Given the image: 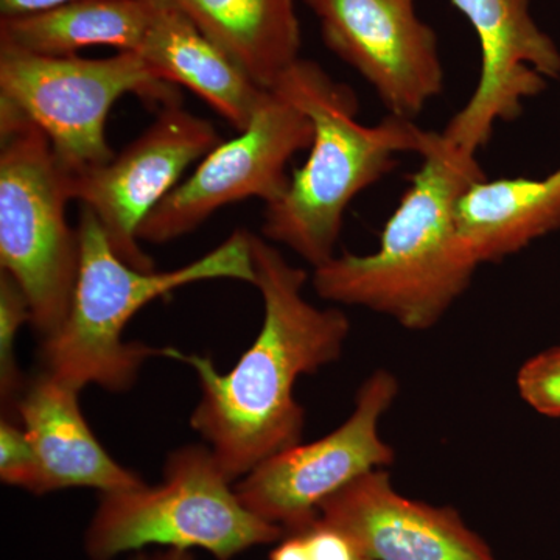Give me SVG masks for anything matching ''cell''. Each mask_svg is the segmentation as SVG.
I'll list each match as a JSON object with an SVG mask.
<instances>
[{"label": "cell", "mask_w": 560, "mask_h": 560, "mask_svg": "<svg viewBox=\"0 0 560 560\" xmlns=\"http://www.w3.org/2000/svg\"><path fill=\"white\" fill-rule=\"evenodd\" d=\"M324 43L377 92L390 116L415 120L444 90L438 36L416 0H302Z\"/></svg>", "instance_id": "obj_11"}, {"label": "cell", "mask_w": 560, "mask_h": 560, "mask_svg": "<svg viewBox=\"0 0 560 560\" xmlns=\"http://www.w3.org/2000/svg\"><path fill=\"white\" fill-rule=\"evenodd\" d=\"M69 2L73 0H0V20L40 13Z\"/></svg>", "instance_id": "obj_23"}, {"label": "cell", "mask_w": 560, "mask_h": 560, "mask_svg": "<svg viewBox=\"0 0 560 560\" xmlns=\"http://www.w3.org/2000/svg\"><path fill=\"white\" fill-rule=\"evenodd\" d=\"M221 142L209 120L184 109L179 102L168 103L113 160L72 176L70 195L97 217L120 259L138 270H156L140 248V226L178 186L187 168Z\"/></svg>", "instance_id": "obj_10"}, {"label": "cell", "mask_w": 560, "mask_h": 560, "mask_svg": "<svg viewBox=\"0 0 560 560\" xmlns=\"http://www.w3.org/2000/svg\"><path fill=\"white\" fill-rule=\"evenodd\" d=\"M270 560H311L302 534H287L272 550Z\"/></svg>", "instance_id": "obj_24"}, {"label": "cell", "mask_w": 560, "mask_h": 560, "mask_svg": "<svg viewBox=\"0 0 560 560\" xmlns=\"http://www.w3.org/2000/svg\"><path fill=\"white\" fill-rule=\"evenodd\" d=\"M397 393L399 383L390 372L372 374L357 393L355 408L345 423L318 441L265 459L235 486L238 499L285 534L312 528L324 501L368 471L394 463L396 453L382 440L378 422Z\"/></svg>", "instance_id": "obj_8"}, {"label": "cell", "mask_w": 560, "mask_h": 560, "mask_svg": "<svg viewBox=\"0 0 560 560\" xmlns=\"http://www.w3.org/2000/svg\"><path fill=\"white\" fill-rule=\"evenodd\" d=\"M79 394L80 389L43 371L18 400V419L38 453L44 495L72 488L110 493L145 485L103 448L84 419Z\"/></svg>", "instance_id": "obj_14"}, {"label": "cell", "mask_w": 560, "mask_h": 560, "mask_svg": "<svg viewBox=\"0 0 560 560\" xmlns=\"http://www.w3.org/2000/svg\"><path fill=\"white\" fill-rule=\"evenodd\" d=\"M272 90L311 117L313 142L285 194L265 206L261 237L318 268L335 257L350 202L388 175L399 154L422 153L430 131L390 114L361 124L357 95L315 61L300 58Z\"/></svg>", "instance_id": "obj_3"}, {"label": "cell", "mask_w": 560, "mask_h": 560, "mask_svg": "<svg viewBox=\"0 0 560 560\" xmlns=\"http://www.w3.org/2000/svg\"><path fill=\"white\" fill-rule=\"evenodd\" d=\"M150 21L151 0H73L0 20V46L49 57H70L98 46L138 51Z\"/></svg>", "instance_id": "obj_18"}, {"label": "cell", "mask_w": 560, "mask_h": 560, "mask_svg": "<svg viewBox=\"0 0 560 560\" xmlns=\"http://www.w3.org/2000/svg\"><path fill=\"white\" fill-rule=\"evenodd\" d=\"M318 522L345 534L366 560H495L458 512L400 495L382 469L324 501Z\"/></svg>", "instance_id": "obj_13"}, {"label": "cell", "mask_w": 560, "mask_h": 560, "mask_svg": "<svg viewBox=\"0 0 560 560\" xmlns=\"http://www.w3.org/2000/svg\"><path fill=\"white\" fill-rule=\"evenodd\" d=\"M210 447L176 448L156 486L102 493L84 534L91 560H114L145 548H200L215 560H232L287 536L280 526L253 514Z\"/></svg>", "instance_id": "obj_5"}, {"label": "cell", "mask_w": 560, "mask_h": 560, "mask_svg": "<svg viewBox=\"0 0 560 560\" xmlns=\"http://www.w3.org/2000/svg\"><path fill=\"white\" fill-rule=\"evenodd\" d=\"M131 560H195L194 555L178 548H164L160 551H138Z\"/></svg>", "instance_id": "obj_25"}, {"label": "cell", "mask_w": 560, "mask_h": 560, "mask_svg": "<svg viewBox=\"0 0 560 560\" xmlns=\"http://www.w3.org/2000/svg\"><path fill=\"white\" fill-rule=\"evenodd\" d=\"M31 324V305L20 283L9 272L0 271V397L7 418H11L25 385L18 366V334L24 324Z\"/></svg>", "instance_id": "obj_19"}, {"label": "cell", "mask_w": 560, "mask_h": 560, "mask_svg": "<svg viewBox=\"0 0 560 560\" xmlns=\"http://www.w3.org/2000/svg\"><path fill=\"white\" fill-rule=\"evenodd\" d=\"M0 271L20 283L43 340L66 320L80 268L69 226L70 179L49 139L28 121H0Z\"/></svg>", "instance_id": "obj_7"}, {"label": "cell", "mask_w": 560, "mask_h": 560, "mask_svg": "<svg viewBox=\"0 0 560 560\" xmlns=\"http://www.w3.org/2000/svg\"><path fill=\"white\" fill-rule=\"evenodd\" d=\"M312 142L311 117L278 91H267L248 127L206 154L189 178L143 221L139 241H176L198 230L217 210L250 198L265 206L278 201L290 184L289 162Z\"/></svg>", "instance_id": "obj_9"}, {"label": "cell", "mask_w": 560, "mask_h": 560, "mask_svg": "<svg viewBox=\"0 0 560 560\" xmlns=\"http://www.w3.org/2000/svg\"><path fill=\"white\" fill-rule=\"evenodd\" d=\"M154 75L208 103L238 132L267 91L260 90L195 25L175 0H151V21L138 50Z\"/></svg>", "instance_id": "obj_15"}, {"label": "cell", "mask_w": 560, "mask_h": 560, "mask_svg": "<svg viewBox=\"0 0 560 560\" xmlns=\"http://www.w3.org/2000/svg\"><path fill=\"white\" fill-rule=\"evenodd\" d=\"M0 478L7 486L44 495L38 453L24 427L11 418L0 422Z\"/></svg>", "instance_id": "obj_20"}, {"label": "cell", "mask_w": 560, "mask_h": 560, "mask_svg": "<svg viewBox=\"0 0 560 560\" xmlns=\"http://www.w3.org/2000/svg\"><path fill=\"white\" fill-rule=\"evenodd\" d=\"M250 256L264 323L237 364L220 374L208 357L164 348V357L197 372L201 399L190 425L232 481L301 444L305 411L294 397L298 378L340 359L350 331L346 313L305 300L307 271L289 264L271 242L250 234Z\"/></svg>", "instance_id": "obj_1"}, {"label": "cell", "mask_w": 560, "mask_h": 560, "mask_svg": "<svg viewBox=\"0 0 560 560\" xmlns=\"http://www.w3.org/2000/svg\"><path fill=\"white\" fill-rule=\"evenodd\" d=\"M469 20L481 49L480 80L447 128L453 145L477 154L500 121H514L525 101L560 75V51L530 16V0H451Z\"/></svg>", "instance_id": "obj_12"}, {"label": "cell", "mask_w": 560, "mask_h": 560, "mask_svg": "<svg viewBox=\"0 0 560 560\" xmlns=\"http://www.w3.org/2000/svg\"><path fill=\"white\" fill-rule=\"evenodd\" d=\"M456 223L480 265L518 253L560 228V167L541 179L477 180L459 198Z\"/></svg>", "instance_id": "obj_17"}, {"label": "cell", "mask_w": 560, "mask_h": 560, "mask_svg": "<svg viewBox=\"0 0 560 560\" xmlns=\"http://www.w3.org/2000/svg\"><path fill=\"white\" fill-rule=\"evenodd\" d=\"M298 534L304 537L311 560H366L345 534L323 523L316 522L312 528Z\"/></svg>", "instance_id": "obj_22"}, {"label": "cell", "mask_w": 560, "mask_h": 560, "mask_svg": "<svg viewBox=\"0 0 560 560\" xmlns=\"http://www.w3.org/2000/svg\"><path fill=\"white\" fill-rule=\"evenodd\" d=\"M517 386L530 408L560 418V348L545 350L526 361L518 371Z\"/></svg>", "instance_id": "obj_21"}, {"label": "cell", "mask_w": 560, "mask_h": 560, "mask_svg": "<svg viewBox=\"0 0 560 560\" xmlns=\"http://www.w3.org/2000/svg\"><path fill=\"white\" fill-rule=\"evenodd\" d=\"M80 268L72 304L60 329L43 340L44 371L77 389L97 385L110 393L131 389L140 368L164 348L125 342L124 331L136 313L173 291L231 279L254 285L250 232H232L221 245L171 271H142L113 249L97 217L81 208Z\"/></svg>", "instance_id": "obj_4"}, {"label": "cell", "mask_w": 560, "mask_h": 560, "mask_svg": "<svg viewBox=\"0 0 560 560\" xmlns=\"http://www.w3.org/2000/svg\"><path fill=\"white\" fill-rule=\"evenodd\" d=\"M419 156L377 250L335 256L312 278L323 300L370 308L410 330L440 323L480 267L460 238L456 208L471 184L486 178L477 154L442 132H429Z\"/></svg>", "instance_id": "obj_2"}, {"label": "cell", "mask_w": 560, "mask_h": 560, "mask_svg": "<svg viewBox=\"0 0 560 560\" xmlns=\"http://www.w3.org/2000/svg\"><path fill=\"white\" fill-rule=\"evenodd\" d=\"M198 28L260 90L271 91L298 60L296 0H175Z\"/></svg>", "instance_id": "obj_16"}, {"label": "cell", "mask_w": 560, "mask_h": 560, "mask_svg": "<svg viewBox=\"0 0 560 560\" xmlns=\"http://www.w3.org/2000/svg\"><path fill=\"white\" fill-rule=\"evenodd\" d=\"M128 94L161 106L179 102L176 86L158 79L138 51L49 57L0 46V121L39 128L69 175L116 156L106 125L114 103Z\"/></svg>", "instance_id": "obj_6"}]
</instances>
